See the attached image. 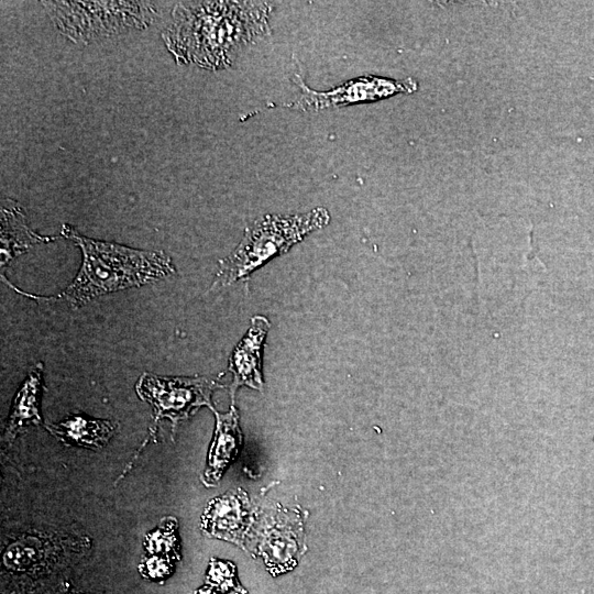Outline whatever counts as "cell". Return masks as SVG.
I'll return each mask as SVG.
<instances>
[{
	"instance_id": "obj_13",
	"label": "cell",
	"mask_w": 594,
	"mask_h": 594,
	"mask_svg": "<svg viewBox=\"0 0 594 594\" xmlns=\"http://www.w3.org/2000/svg\"><path fill=\"white\" fill-rule=\"evenodd\" d=\"M178 522L174 517L164 518L153 531L144 537L143 547L147 554L180 560Z\"/></svg>"
},
{
	"instance_id": "obj_3",
	"label": "cell",
	"mask_w": 594,
	"mask_h": 594,
	"mask_svg": "<svg viewBox=\"0 0 594 594\" xmlns=\"http://www.w3.org/2000/svg\"><path fill=\"white\" fill-rule=\"evenodd\" d=\"M330 213L318 207L306 213L265 215L245 229L244 237L227 257L219 261L211 287L227 286L250 276L270 260L286 253L310 232L326 227Z\"/></svg>"
},
{
	"instance_id": "obj_5",
	"label": "cell",
	"mask_w": 594,
	"mask_h": 594,
	"mask_svg": "<svg viewBox=\"0 0 594 594\" xmlns=\"http://www.w3.org/2000/svg\"><path fill=\"white\" fill-rule=\"evenodd\" d=\"M295 78L301 89V95L296 101L287 105V107L301 111H318L327 108L372 102L387 99L398 94H413L418 89V82L411 77L393 79L365 75L348 80L326 91H317L309 88L298 75Z\"/></svg>"
},
{
	"instance_id": "obj_12",
	"label": "cell",
	"mask_w": 594,
	"mask_h": 594,
	"mask_svg": "<svg viewBox=\"0 0 594 594\" xmlns=\"http://www.w3.org/2000/svg\"><path fill=\"white\" fill-rule=\"evenodd\" d=\"M56 237H41L26 224L25 216L20 206L10 199L1 201V263L6 264L16 254L22 253L38 242H50Z\"/></svg>"
},
{
	"instance_id": "obj_1",
	"label": "cell",
	"mask_w": 594,
	"mask_h": 594,
	"mask_svg": "<svg viewBox=\"0 0 594 594\" xmlns=\"http://www.w3.org/2000/svg\"><path fill=\"white\" fill-rule=\"evenodd\" d=\"M64 237L81 250L82 263L73 283L61 295L73 309L98 296L160 280L175 273L172 258L163 251L135 250L98 241L63 224Z\"/></svg>"
},
{
	"instance_id": "obj_2",
	"label": "cell",
	"mask_w": 594,
	"mask_h": 594,
	"mask_svg": "<svg viewBox=\"0 0 594 594\" xmlns=\"http://www.w3.org/2000/svg\"><path fill=\"white\" fill-rule=\"evenodd\" d=\"M267 2H200L191 7V59L224 65L229 53L270 31Z\"/></svg>"
},
{
	"instance_id": "obj_4",
	"label": "cell",
	"mask_w": 594,
	"mask_h": 594,
	"mask_svg": "<svg viewBox=\"0 0 594 594\" xmlns=\"http://www.w3.org/2000/svg\"><path fill=\"white\" fill-rule=\"evenodd\" d=\"M218 387H221L219 383L206 376L162 377L143 373L135 384V392L154 411L150 436H155L161 419H168L175 432L177 425L198 408H212L211 395Z\"/></svg>"
},
{
	"instance_id": "obj_11",
	"label": "cell",
	"mask_w": 594,
	"mask_h": 594,
	"mask_svg": "<svg viewBox=\"0 0 594 594\" xmlns=\"http://www.w3.org/2000/svg\"><path fill=\"white\" fill-rule=\"evenodd\" d=\"M42 378L43 365L37 363L30 369L26 378L13 399L4 432L7 441L14 439L24 427L42 422L40 414Z\"/></svg>"
},
{
	"instance_id": "obj_9",
	"label": "cell",
	"mask_w": 594,
	"mask_h": 594,
	"mask_svg": "<svg viewBox=\"0 0 594 594\" xmlns=\"http://www.w3.org/2000/svg\"><path fill=\"white\" fill-rule=\"evenodd\" d=\"M216 417V429L208 452L207 466L202 473V483L210 487L221 479L229 464L238 455L243 442L242 431L239 425V414L234 405L226 414L210 408Z\"/></svg>"
},
{
	"instance_id": "obj_7",
	"label": "cell",
	"mask_w": 594,
	"mask_h": 594,
	"mask_svg": "<svg viewBox=\"0 0 594 594\" xmlns=\"http://www.w3.org/2000/svg\"><path fill=\"white\" fill-rule=\"evenodd\" d=\"M271 323L264 316H254L251 326L237 344L229 360V371L233 375L230 394L240 386L263 391L262 352Z\"/></svg>"
},
{
	"instance_id": "obj_10",
	"label": "cell",
	"mask_w": 594,
	"mask_h": 594,
	"mask_svg": "<svg viewBox=\"0 0 594 594\" xmlns=\"http://www.w3.org/2000/svg\"><path fill=\"white\" fill-rule=\"evenodd\" d=\"M46 429L67 446L100 450L112 438L117 425L110 420L70 415L58 424H50Z\"/></svg>"
},
{
	"instance_id": "obj_15",
	"label": "cell",
	"mask_w": 594,
	"mask_h": 594,
	"mask_svg": "<svg viewBox=\"0 0 594 594\" xmlns=\"http://www.w3.org/2000/svg\"><path fill=\"white\" fill-rule=\"evenodd\" d=\"M174 563L175 561L168 558L147 554L139 564V571L150 581H164L173 573Z\"/></svg>"
},
{
	"instance_id": "obj_8",
	"label": "cell",
	"mask_w": 594,
	"mask_h": 594,
	"mask_svg": "<svg viewBox=\"0 0 594 594\" xmlns=\"http://www.w3.org/2000/svg\"><path fill=\"white\" fill-rule=\"evenodd\" d=\"M304 532L298 517H276L264 532L260 551L268 570L280 573L292 569L302 552Z\"/></svg>"
},
{
	"instance_id": "obj_14",
	"label": "cell",
	"mask_w": 594,
	"mask_h": 594,
	"mask_svg": "<svg viewBox=\"0 0 594 594\" xmlns=\"http://www.w3.org/2000/svg\"><path fill=\"white\" fill-rule=\"evenodd\" d=\"M207 585L226 594H243L244 588L237 579L235 566L229 561L212 558L206 575Z\"/></svg>"
},
{
	"instance_id": "obj_6",
	"label": "cell",
	"mask_w": 594,
	"mask_h": 594,
	"mask_svg": "<svg viewBox=\"0 0 594 594\" xmlns=\"http://www.w3.org/2000/svg\"><path fill=\"white\" fill-rule=\"evenodd\" d=\"M252 519V508L242 490L212 498L201 517V529L208 537L228 540L243 547Z\"/></svg>"
},
{
	"instance_id": "obj_16",
	"label": "cell",
	"mask_w": 594,
	"mask_h": 594,
	"mask_svg": "<svg viewBox=\"0 0 594 594\" xmlns=\"http://www.w3.org/2000/svg\"><path fill=\"white\" fill-rule=\"evenodd\" d=\"M194 594H221V592H219L212 586L207 585L197 590Z\"/></svg>"
}]
</instances>
